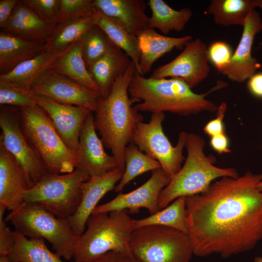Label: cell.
Wrapping results in <instances>:
<instances>
[{"mask_svg": "<svg viewBox=\"0 0 262 262\" xmlns=\"http://www.w3.org/2000/svg\"><path fill=\"white\" fill-rule=\"evenodd\" d=\"M80 42L83 57L88 69L116 47L97 25L83 36Z\"/></svg>", "mask_w": 262, "mask_h": 262, "instance_id": "obj_34", "label": "cell"}, {"mask_svg": "<svg viewBox=\"0 0 262 262\" xmlns=\"http://www.w3.org/2000/svg\"><path fill=\"white\" fill-rule=\"evenodd\" d=\"M95 11L93 0H61L58 24L92 16Z\"/></svg>", "mask_w": 262, "mask_h": 262, "instance_id": "obj_36", "label": "cell"}, {"mask_svg": "<svg viewBox=\"0 0 262 262\" xmlns=\"http://www.w3.org/2000/svg\"><path fill=\"white\" fill-rule=\"evenodd\" d=\"M14 233L15 244L8 255L11 262H65L47 247L43 238H28L16 230Z\"/></svg>", "mask_w": 262, "mask_h": 262, "instance_id": "obj_27", "label": "cell"}, {"mask_svg": "<svg viewBox=\"0 0 262 262\" xmlns=\"http://www.w3.org/2000/svg\"><path fill=\"white\" fill-rule=\"evenodd\" d=\"M18 108L23 131L49 172L67 174L79 167L78 153L65 143L41 107Z\"/></svg>", "mask_w": 262, "mask_h": 262, "instance_id": "obj_5", "label": "cell"}, {"mask_svg": "<svg viewBox=\"0 0 262 262\" xmlns=\"http://www.w3.org/2000/svg\"><path fill=\"white\" fill-rule=\"evenodd\" d=\"M124 159L125 170L121 180L114 188L116 192H121L128 183L137 176L161 168L157 161L141 151L133 143H130L126 147Z\"/></svg>", "mask_w": 262, "mask_h": 262, "instance_id": "obj_33", "label": "cell"}, {"mask_svg": "<svg viewBox=\"0 0 262 262\" xmlns=\"http://www.w3.org/2000/svg\"><path fill=\"white\" fill-rule=\"evenodd\" d=\"M19 0H0V28L8 20Z\"/></svg>", "mask_w": 262, "mask_h": 262, "instance_id": "obj_42", "label": "cell"}, {"mask_svg": "<svg viewBox=\"0 0 262 262\" xmlns=\"http://www.w3.org/2000/svg\"><path fill=\"white\" fill-rule=\"evenodd\" d=\"M171 178L162 168L154 170L150 178L137 189L127 193H119L114 198L98 205L92 214L128 210L137 213L141 208L150 214L160 210L159 198L162 191L169 184Z\"/></svg>", "mask_w": 262, "mask_h": 262, "instance_id": "obj_14", "label": "cell"}, {"mask_svg": "<svg viewBox=\"0 0 262 262\" xmlns=\"http://www.w3.org/2000/svg\"><path fill=\"white\" fill-rule=\"evenodd\" d=\"M258 189L259 191L262 192V180H261L258 185Z\"/></svg>", "mask_w": 262, "mask_h": 262, "instance_id": "obj_49", "label": "cell"}, {"mask_svg": "<svg viewBox=\"0 0 262 262\" xmlns=\"http://www.w3.org/2000/svg\"><path fill=\"white\" fill-rule=\"evenodd\" d=\"M151 11L148 28L157 29L164 34L171 31H182L192 16L187 8L179 10L173 9L163 0H149L147 2Z\"/></svg>", "mask_w": 262, "mask_h": 262, "instance_id": "obj_28", "label": "cell"}, {"mask_svg": "<svg viewBox=\"0 0 262 262\" xmlns=\"http://www.w3.org/2000/svg\"><path fill=\"white\" fill-rule=\"evenodd\" d=\"M247 88L253 96L262 98V72L255 73L248 79Z\"/></svg>", "mask_w": 262, "mask_h": 262, "instance_id": "obj_43", "label": "cell"}, {"mask_svg": "<svg viewBox=\"0 0 262 262\" xmlns=\"http://www.w3.org/2000/svg\"><path fill=\"white\" fill-rule=\"evenodd\" d=\"M88 262H128L127 258L119 253L111 251Z\"/></svg>", "mask_w": 262, "mask_h": 262, "instance_id": "obj_44", "label": "cell"}, {"mask_svg": "<svg viewBox=\"0 0 262 262\" xmlns=\"http://www.w3.org/2000/svg\"><path fill=\"white\" fill-rule=\"evenodd\" d=\"M204 139L194 133H188L185 145L187 156L180 170L162 191L159 198L160 210L181 196L195 195L206 191L212 181L224 177L237 178L238 174L233 168L215 166L216 159L204 152Z\"/></svg>", "mask_w": 262, "mask_h": 262, "instance_id": "obj_4", "label": "cell"}, {"mask_svg": "<svg viewBox=\"0 0 262 262\" xmlns=\"http://www.w3.org/2000/svg\"><path fill=\"white\" fill-rule=\"evenodd\" d=\"M46 23L54 28L58 24L61 0H23Z\"/></svg>", "mask_w": 262, "mask_h": 262, "instance_id": "obj_37", "label": "cell"}, {"mask_svg": "<svg viewBox=\"0 0 262 262\" xmlns=\"http://www.w3.org/2000/svg\"><path fill=\"white\" fill-rule=\"evenodd\" d=\"M5 220L28 238L48 241L55 252L66 260L73 258L80 236L75 233L67 219L57 217L38 204L24 202L10 212Z\"/></svg>", "mask_w": 262, "mask_h": 262, "instance_id": "obj_7", "label": "cell"}, {"mask_svg": "<svg viewBox=\"0 0 262 262\" xmlns=\"http://www.w3.org/2000/svg\"><path fill=\"white\" fill-rule=\"evenodd\" d=\"M164 117V113H152L148 122L139 123L134 130L132 143L157 161L171 178L180 170L184 160L182 151L188 133L184 131L180 132L176 146H173L163 129Z\"/></svg>", "mask_w": 262, "mask_h": 262, "instance_id": "obj_10", "label": "cell"}, {"mask_svg": "<svg viewBox=\"0 0 262 262\" xmlns=\"http://www.w3.org/2000/svg\"><path fill=\"white\" fill-rule=\"evenodd\" d=\"M262 174L224 177L186 197V221L194 255L228 258L262 240Z\"/></svg>", "mask_w": 262, "mask_h": 262, "instance_id": "obj_1", "label": "cell"}, {"mask_svg": "<svg viewBox=\"0 0 262 262\" xmlns=\"http://www.w3.org/2000/svg\"><path fill=\"white\" fill-rule=\"evenodd\" d=\"M256 7L257 0H212L207 11L217 24L243 26L248 16Z\"/></svg>", "mask_w": 262, "mask_h": 262, "instance_id": "obj_30", "label": "cell"}, {"mask_svg": "<svg viewBox=\"0 0 262 262\" xmlns=\"http://www.w3.org/2000/svg\"><path fill=\"white\" fill-rule=\"evenodd\" d=\"M130 58L123 50L115 47L88 69L102 98L108 96L115 80L126 71L131 62Z\"/></svg>", "mask_w": 262, "mask_h": 262, "instance_id": "obj_25", "label": "cell"}, {"mask_svg": "<svg viewBox=\"0 0 262 262\" xmlns=\"http://www.w3.org/2000/svg\"><path fill=\"white\" fill-rule=\"evenodd\" d=\"M0 30L27 39L46 42L54 28L41 19L23 0H19Z\"/></svg>", "mask_w": 262, "mask_h": 262, "instance_id": "obj_23", "label": "cell"}, {"mask_svg": "<svg viewBox=\"0 0 262 262\" xmlns=\"http://www.w3.org/2000/svg\"><path fill=\"white\" fill-rule=\"evenodd\" d=\"M95 9L112 18L130 33L137 36L148 28V17L146 14L147 3L144 0H93Z\"/></svg>", "mask_w": 262, "mask_h": 262, "instance_id": "obj_20", "label": "cell"}, {"mask_svg": "<svg viewBox=\"0 0 262 262\" xmlns=\"http://www.w3.org/2000/svg\"><path fill=\"white\" fill-rule=\"evenodd\" d=\"M96 20L95 11L92 16L58 24L46 42L45 50L55 51L66 49L80 41L90 29L96 25Z\"/></svg>", "mask_w": 262, "mask_h": 262, "instance_id": "obj_29", "label": "cell"}, {"mask_svg": "<svg viewBox=\"0 0 262 262\" xmlns=\"http://www.w3.org/2000/svg\"><path fill=\"white\" fill-rule=\"evenodd\" d=\"M123 172L116 167L102 175L91 177L82 183L80 206L75 213L67 219L77 235L81 236L84 232L87 221L98 206V202L106 194L115 188Z\"/></svg>", "mask_w": 262, "mask_h": 262, "instance_id": "obj_18", "label": "cell"}, {"mask_svg": "<svg viewBox=\"0 0 262 262\" xmlns=\"http://www.w3.org/2000/svg\"><path fill=\"white\" fill-rule=\"evenodd\" d=\"M96 11V25L106 33L117 47L128 55L134 64L137 72L140 74V52L137 36L130 33L114 19Z\"/></svg>", "mask_w": 262, "mask_h": 262, "instance_id": "obj_31", "label": "cell"}, {"mask_svg": "<svg viewBox=\"0 0 262 262\" xmlns=\"http://www.w3.org/2000/svg\"><path fill=\"white\" fill-rule=\"evenodd\" d=\"M209 62L206 44L199 38L192 39L185 45L180 53L170 62L156 68L150 78L179 79L192 89L208 76Z\"/></svg>", "mask_w": 262, "mask_h": 262, "instance_id": "obj_12", "label": "cell"}, {"mask_svg": "<svg viewBox=\"0 0 262 262\" xmlns=\"http://www.w3.org/2000/svg\"><path fill=\"white\" fill-rule=\"evenodd\" d=\"M227 105L222 103L217 108V117L209 121L204 127V132L211 137L225 133L223 119L227 110Z\"/></svg>", "mask_w": 262, "mask_h": 262, "instance_id": "obj_40", "label": "cell"}, {"mask_svg": "<svg viewBox=\"0 0 262 262\" xmlns=\"http://www.w3.org/2000/svg\"><path fill=\"white\" fill-rule=\"evenodd\" d=\"M262 30V20L255 10L250 13L243 26L238 45L229 63L220 72L230 80L243 82L256 73L261 65L251 54L255 36Z\"/></svg>", "mask_w": 262, "mask_h": 262, "instance_id": "obj_15", "label": "cell"}, {"mask_svg": "<svg viewBox=\"0 0 262 262\" xmlns=\"http://www.w3.org/2000/svg\"><path fill=\"white\" fill-rule=\"evenodd\" d=\"M128 262H140L139 261L135 259L134 257H131L129 258H127Z\"/></svg>", "mask_w": 262, "mask_h": 262, "instance_id": "obj_47", "label": "cell"}, {"mask_svg": "<svg viewBox=\"0 0 262 262\" xmlns=\"http://www.w3.org/2000/svg\"><path fill=\"white\" fill-rule=\"evenodd\" d=\"M0 142L16 158L35 184L49 172L23 131L18 108L0 106Z\"/></svg>", "mask_w": 262, "mask_h": 262, "instance_id": "obj_11", "label": "cell"}, {"mask_svg": "<svg viewBox=\"0 0 262 262\" xmlns=\"http://www.w3.org/2000/svg\"><path fill=\"white\" fill-rule=\"evenodd\" d=\"M233 52L230 45L223 41L213 42L208 48L209 61L219 72L229 63Z\"/></svg>", "mask_w": 262, "mask_h": 262, "instance_id": "obj_38", "label": "cell"}, {"mask_svg": "<svg viewBox=\"0 0 262 262\" xmlns=\"http://www.w3.org/2000/svg\"><path fill=\"white\" fill-rule=\"evenodd\" d=\"M0 105L22 108L37 103L36 96L31 90L0 82Z\"/></svg>", "mask_w": 262, "mask_h": 262, "instance_id": "obj_35", "label": "cell"}, {"mask_svg": "<svg viewBox=\"0 0 262 262\" xmlns=\"http://www.w3.org/2000/svg\"><path fill=\"white\" fill-rule=\"evenodd\" d=\"M36 99L65 143L77 153L81 130L92 111L83 107L64 104L37 96Z\"/></svg>", "mask_w": 262, "mask_h": 262, "instance_id": "obj_16", "label": "cell"}, {"mask_svg": "<svg viewBox=\"0 0 262 262\" xmlns=\"http://www.w3.org/2000/svg\"><path fill=\"white\" fill-rule=\"evenodd\" d=\"M137 72L131 61L126 71L114 82L111 91L99 99L95 112L94 124L103 145L111 150L118 167L124 171V153L132 143L134 130L143 116L132 106L129 93L130 82Z\"/></svg>", "mask_w": 262, "mask_h": 262, "instance_id": "obj_2", "label": "cell"}, {"mask_svg": "<svg viewBox=\"0 0 262 262\" xmlns=\"http://www.w3.org/2000/svg\"><path fill=\"white\" fill-rule=\"evenodd\" d=\"M90 178L79 167L67 174L48 172L27 191L24 202L38 204L57 217L67 219L78 210L82 197V184Z\"/></svg>", "mask_w": 262, "mask_h": 262, "instance_id": "obj_8", "label": "cell"}, {"mask_svg": "<svg viewBox=\"0 0 262 262\" xmlns=\"http://www.w3.org/2000/svg\"><path fill=\"white\" fill-rule=\"evenodd\" d=\"M7 208L0 204V256H8L15 244L14 231L7 227L3 215Z\"/></svg>", "mask_w": 262, "mask_h": 262, "instance_id": "obj_39", "label": "cell"}, {"mask_svg": "<svg viewBox=\"0 0 262 262\" xmlns=\"http://www.w3.org/2000/svg\"><path fill=\"white\" fill-rule=\"evenodd\" d=\"M132 225L133 230L148 226L158 225L188 234L186 221V197L178 198L165 208L147 217L132 219Z\"/></svg>", "mask_w": 262, "mask_h": 262, "instance_id": "obj_32", "label": "cell"}, {"mask_svg": "<svg viewBox=\"0 0 262 262\" xmlns=\"http://www.w3.org/2000/svg\"><path fill=\"white\" fill-rule=\"evenodd\" d=\"M24 169L0 142V204L13 211L24 202L28 190L34 185Z\"/></svg>", "mask_w": 262, "mask_h": 262, "instance_id": "obj_17", "label": "cell"}, {"mask_svg": "<svg viewBox=\"0 0 262 262\" xmlns=\"http://www.w3.org/2000/svg\"><path fill=\"white\" fill-rule=\"evenodd\" d=\"M129 247L132 257L140 262H190L194 254L188 233L158 225L134 229Z\"/></svg>", "mask_w": 262, "mask_h": 262, "instance_id": "obj_9", "label": "cell"}, {"mask_svg": "<svg viewBox=\"0 0 262 262\" xmlns=\"http://www.w3.org/2000/svg\"><path fill=\"white\" fill-rule=\"evenodd\" d=\"M51 69L82 86L99 92L97 83L86 65L80 40L74 43L66 52L61 56Z\"/></svg>", "mask_w": 262, "mask_h": 262, "instance_id": "obj_26", "label": "cell"}, {"mask_svg": "<svg viewBox=\"0 0 262 262\" xmlns=\"http://www.w3.org/2000/svg\"><path fill=\"white\" fill-rule=\"evenodd\" d=\"M257 7H259L262 10V0H257ZM262 45V42L260 44L259 46Z\"/></svg>", "mask_w": 262, "mask_h": 262, "instance_id": "obj_46", "label": "cell"}, {"mask_svg": "<svg viewBox=\"0 0 262 262\" xmlns=\"http://www.w3.org/2000/svg\"><path fill=\"white\" fill-rule=\"evenodd\" d=\"M45 42L29 40L0 31V75L39 55L45 50Z\"/></svg>", "mask_w": 262, "mask_h": 262, "instance_id": "obj_24", "label": "cell"}, {"mask_svg": "<svg viewBox=\"0 0 262 262\" xmlns=\"http://www.w3.org/2000/svg\"><path fill=\"white\" fill-rule=\"evenodd\" d=\"M226 83L219 82L210 92L198 94L180 79L147 78L136 72L130 82L129 93L134 103H138L134 107L139 112H167L190 115L217 111L218 107L205 97L211 92L225 86Z\"/></svg>", "mask_w": 262, "mask_h": 262, "instance_id": "obj_3", "label": "cell"}, {"mask_svg": "<svg viewBox=\"0 0 262 262\" xmlns=\"http://www.w3.org/2000/svg\"><path fill=\"white\" fill-rule=\"evenodd\" d=\"M128 210L92 214L80 236L73 257L76 262H88L111 251L126 258L132 257L129 247L134 230Z\"/></svg>", "mask_w": 262, "mask_h": 262, "instance_id": "obj_6", "label": "cell"}, {"mask_svg": "<svg viewBox=\"0 0 262 262\" xmlns=\"http://www.w3.org/2000/svg\"><path fill=\"white\" fill-rule=\"evenodd\" d=\"M210 145L213 150L219 154L230 152L229 139L225 133L212 136Z\"/></svg>", "mask_w": 262, "mask_h": 262, "instance_id": "obj_41", "label": "cell"}, {"mask_svg": "<svg viewBox=\"0 0 262 262\" xmlns=\"http://www.w3.org/2000/svg\"><path fill=\"white\" fill-rule=\"evenodd\" d=\"M37 96L67 105L81 106L95 112L101 95L53 69L48 71L33 87Z\"/></svg>", "mask_w": 262, "mask_h": 262, "instance_id": "obj_13", "label": "cell"}, {"mask_svg": "<svg viewBox=\"0 0 262 262\" xmlns=\"http://www.w3.org/2000/svg\"><path fill=\"white\" fill-rule=\"evenodd\" d=\"M254 262H262V257H256L254 259Z\"/></svg>", "mask_w": 262, "mask_h": 262, "instance_id": "obj_48", "label": "cell"}, {"mask_svg": "<svg viewBox=\"0 0 262 262\" xmlns=\"http://www.w3.org/2000/svg\"><path fill=\"white\" fill-rule=\"evenodd\" d=\"M103 146L97 134L92 112L81 130L77 152L78 167L85 170L90 178L102 175L118 167L116 160L105 151Z\"/></svg>", "mask_w": 262, "mask_h": 262, "instance_id": "obj_19", "label": "cell"}, {"mask_svg": "<svg viewBox=\"0 0 262 262\" xmlns=\"http://www.w3.org/2000/svg\"><path fill=\"white\" fill-rule=\"evenodd\" d=\"M140 52V74L144 76L151 69L154 63L174 49H183L193 39L191 35L169 37L147 28L137 36Z\"/></svg>", "mask_w": 262, "mask_h": 262, "instance_id": "obj_22", "label": "cell"}, {"mask_svg": "<svg viewBox=\"0 0 262 262\" xmlns=\"http://www.w3.org/2000/svg\"><path fill=\"white\" fill-rule=\"evenodd\" d=\"M0 262H11L8 256H0Z\"/></svg>", "mask_w": 262, "mask_h": 262, "instance_id": "obj_45", "label": "cell"}, {"mask_svg": "<svg viewBox=\"0 0 262 262\" xmlns=\"http://www.w3.org/2000/svg\"><path fill=\"white\" fill-rule=\"evenodd\" d=\"M72 45L63 50L55 51L45 50L36 56L19 64L10 72L0 75V82L31 90L42 77L52 68L56 60Z\"/></svg>", "mask_w": 262, "mask_h": 262, "instance_id": "obj_21", "label": "cell"}]
</instances>
